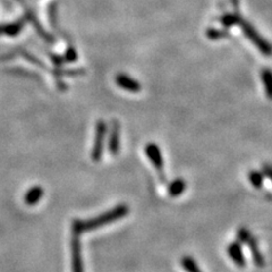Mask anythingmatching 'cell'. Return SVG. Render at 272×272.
Masks as SVG:
<instances>
[{"label":"cell","mask_w":272,"mask_h":272,"mask_svg":"<svg viewBox=\"0 0 272 272\" xmlns=\"http://www.w3.org/2000/svg\"><path fill=\"white\" fill-rule=\"evenodd\" d=\"M129 212V208L125 204H120L115 206L113 210L107 211L105 213L100 214V216L93 218L90 220H74L72 222V233L73 236L79 237L82 233L95 231V229L101 228L102 226H106L111 222H115L117 220H120L121 218L127 216Z\"/></svg>","instance_id":"obj_1"},{"label":"cell","mask_w":272,"mask_h":272,"mask_svg":"<svg viewBox=\"0 0 272 272\" xmlns=\"http://www.w3.org/2000/svg\"><path fill=\"white\" fill-rule=\"evenodd\" d=\"M240 26H242L243 32L245 33V36L248 38L252 43H254L256 48L261 51L264 56H271L272 55V45L268 42L266 39L260 36L253 26L250 24V23L246 21H240Z\"/></svg>","instance_id":"obj_2"},{"label":"cell","mask_w":272,"mask_h":272,"mask_svg":"<svg viewBox=\"0 0 272 272\" xmlns=\"http://www.w3.org/2000/svg\"><path fill=\"white\" fill-rule=\"evenodd\" d=\"M107 132V125L103 120H99L97 122V128H95V137H94V147L92 150V159L93 161H100L103 153V144H105V137Z\"/></svg>","instance_id":"obj_3"},{"label":"cell","mask_w":272,"mask_h":272,"mask_svg":"<svg viewBox=\"0 0 272 272\" xmlns=\"http://www.w3.org/2000/svg\"><path fill=\"white\" fill-rule=\"evenodd\" d=\"M71 252H72V269L73 272H84L83 256H82V245L79 242V237L74 236L71 240Z\"/></svg>","instance_id":"obj_4"},{"label":"cell","mask_w":272,"mask_h":272,"mask_svg":"<svg viewBox=\"0 0 272 272\" xmlns=\"http://www.w3.org/2000/svg\"><path fill=\"white\" fill-rule=\"evenodd\" d=\"M145 153H147L148 159L151 161L152 166L159 172H161L163 169V159L158 145L155 143H149L145 147Z\"/></svg>","instance_id":"obj_5"},{"label":"cell","mask_w":272,"mask_h":272,"mask_svg":"<svg viewBox=\"0 0 272 272\" xmlns=\"http://www.w3.org/2000/svg\"><path fill=\"white\" fill-rule=\"evenodd\" d=\"M228 256L232 259V261L235 263V266L238 268L246 267V259L242 250V245L239 242H233L228 245L227 247Z\"/></svg>","instance_id":"obj_6"},{"label":"cell","mask_w":272,"mask_h":272,"mask_svg":"<svg viewBox=\"0 0 272 272\" xmlns=\"http://www.w3.org/2000/svg\"><path fill=\"white\" fill-rule=\"evenodd\" d=\"M116 83L121 89L132 92V93H139L141 91V84L126 74H118L116 76Z\"/></svg>","instance_id":"obj_7"},{"label":"cell","mask_w":272,"mask_h":272,"mask_svg":"<svg viewBox=\"0 0 272 272\" xmlns=\"http://www.w3.org/2000/svg\"><path fill=\"white\" fill-rule=\"evenodd\" d=\"M108 148L113 155H117V153L120 150V127L116 120L113 121Z\"/></svg>","instance_id":"obj_8"},{"label":"cell","mask_w":272,"mask_h":272,"mask_svg":"<svg viewBox=\"0 0 272 272\" xmlns=\"http://www.w3.org/2000/svg\"><path fill=\"white\" fill-rule=\"evenodd\" d=\"M246 245L250 248L251 254H252V259L253 261H254V264L258 268H263L264 264H266V260H264V256L260 251L259 245H258V240L254 236H252L250 239H248V242L246 243Z\"/></svg>","instance_id":"obj_9"},{"label":"cell","mask_w":272,"mask_h":272,"mask_svg":"<svg viewBox=\"0 0 272 272\" xmlns=\"http://www.w3.org/2000/svg\"><path fill=\"white\" fill-rule=\"evenodd\" d=\"M44 192L41 186H33L32 189H30L26 192L24 196V202L28 205H36L37 203H39L40 200L43 196Z\"/></svg>","instance_id":"obj_10"},{"label":"cell","mask_w":272,"mask_h":272,"mask_svg":"<svg viewBox=\"0 0 272 272\" xmlns=\"http://www.w3.org/2000/svg\"><path fill=\"white\" fill-rule=\"evenodd\" d=\"M185 190L186 183L182 178L175 179V181H172L169 184V186H168V193H169V195L172 197H177L179 195H182Z\"/></svg>","instance_id":"obj_11"},{"label":"cell","mask_w":272,"mask_h":272,"mask_svg":"<svg viewBox=\"0 0 272 272\" xmlns=\"http://www.w3.org/2000/svg\"><path fill=\"white\" fill-rule=\"evenodd\" d=\"M23 22H15L13 24L0 25V34H7L9 37H15L22 31Z\"/></svg>","instance_id":"obj_12"},{"label":"cell","mask_w":272,"mask_h":272,"mask_svg":"<svg viewBox=\"0 0 272 272\" xmlns=\"http://www.w3.org/2000/svg\"><path fill=\"white\" fill-rule=\"evenodd\" d=\"M262 82L264 85V89H266V94L267 97L272 100V72L270 70H263L261 73Z\"/></svg>","instance_id":"obj_13"},{"label":"cell","mask_w":272,"mask_h":272,"mask_svg":"<svg viewBox=\"0 0 272 272\" xmlns=\"http://www.w3.org/2000/svg\"><path fill=\"white\" fill-rule=\"evenodd\" d=\"M181 264L186 272H203L201 268L197 266V263L192 256H183L181 260Z\"/></svg>","instance_id":"obj_14"},{"label":"cell","mask_w":272,"mask_h":272,"mask_svg":"<svg viewBox=\"0 0 272 272\" xmlns=\"http://www.w3.org/2000/svg\"><path fill=\"white\" fill-rule=\"evenodd\" d=\"M263 179H264V174L260 171L253 170L248 175V181H250L251 185L255 189H261L263 185Z\"/></svg>","instance_id":"obj_15"},{"label":"cell","mask_w":272,"mask_h":272,"mask_svg":"<svg viewBox=\"0 0 272 272\" xmlns=\"http://www.w3.org/2000/svg\"><path fill=\"white\" fill-rule=\"evenodd\" d=\"M240 17L237 14H226L221 17V23L225 28H231V26L235 24H239Z\"/></svg>","instance_id":"obj_16"},{"label":"cell","mask_w":272,"mask_h":272,"mask_svg":"<svg viewBox=\"0 0 272 272\" xmlns=\"http://www.w3.org/2000/svg\"><path fill=\"white\" fill-rule=\"evenodd\" d=\"M253 235L250 232V229L242 227L237 231V238H238V242L240 244H246L248 242V239L251 238Z\"/></svg>","instance_id":"obj_17"},{"label":"cell","mask_w":272,"mask_h":272,"mask_svg":"<svg viewBox=\"0 0 272 272\" xmlns=\"http://www.w3.org/2000/svg\"><path fill=\"white\" fill-rule=\"evenodd\" d=\"M226 33L222 32V31L220 30H209L208 31V38H210V39H220V38L225 37Z\"/></svg>","instance_id":"obj_18"},{"label":"cell","mask_w":272,"mask_h":272,"mask_svg":"<svg viewBox=\"0 0 272 272\" xmlns=\"http://www.w3.org/2000/svg\"><path fill=\"white\" fill-rule=\"evenodd\" d=\"M66 59L68 61L76 60V52H75L74 49H68V51L66 53Z\"/></svg>","instance_id":"obj_19"},{"label":"cell","mask_w":272,"mask_h":272,"mask_svg":"<svg viewBox=\"0 0 272 272\" xmlns=\"http://www.w3.org/2000/svg\"><path fill=\"white\" fill-rule=\"evenodd\" d=\"M264 175L267 176V177H269L271 181H272V167H264Z\"/></svg>","instance_id":"obj_20"},{"label":"cell","mask_w":272,"mask_h":272,"mask_svg":"<svg viewBox=\"0 0 272 272\" xmlns=\"http://www.w3.org/2000/svg\"><path fill=\"white\" fill-rule=\"evenodd\" d=\"M11 58V56H8V55H7V56H0V61H3V60H8V59H10Z\"/></svg>","instance_id":"obj_21"}]
</instances>
